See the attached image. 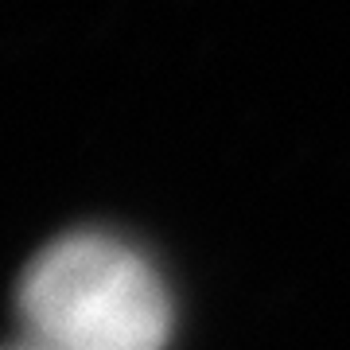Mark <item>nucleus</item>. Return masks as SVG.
Segmentation results:
<instances>
[{"label": "nucleus", "mask_w": 350, "mask_h": 350, "mask_svg": "<svg viewBox=\"0 0 350 350\" xmlns=\"http://www.w3.org/2000/svg\"><path fill=\"white\" fill-rule=\"evenodd\" d=\"M20 315L47 350H163L172 338L163 276L109 234L51 241L20 280Z\"/></svg>", "instance_id": "obj_1"}, {"label": "nucleus", "mask_w": 350, "mask_h": 350, "mask_svg": "<svg viewBox=\"0 0 350 350\" xmlns=\"http://www.w3.org/2000/svg\"><path fill=\"white\" fill-rule=\"evenodd\" d=\"M8 350H47V347H39V342H31V338H24L20 347H8Z\"/></svg>", "instance_id": "obj_2"}]
</instances>
